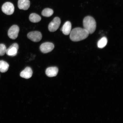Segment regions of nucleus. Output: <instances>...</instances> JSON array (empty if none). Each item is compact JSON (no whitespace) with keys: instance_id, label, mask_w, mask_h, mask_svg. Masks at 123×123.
Wrapping results in <instances>:
<instances>
[{"instance_id":"10","label":"nucleus","mask_w":123,"mask_h":123,"mask_svg":"<svg viewBox=\"0 0 123 123\" xmlns=\"http://www.w3.org/2000/svg\"><path fill=\"white\" fill-rule=\"evenodd\" d=\"M32 75L33 71L31 68L30 67H27L21 72L20 76L23 78L28 79L31 77Z\"/></svg>"},{"instance_id":"7","label":"nucleus","mask_w":123,"mask_h":123,"mask_svg":"<svg viewBox=\"0 0 123 123\" xmlns=\"http://www.w3.org/2000/svg\"><path fill=\"white\" fill-rule=\"evenodd\" d=\"M54 48V45L53 43L46 42L43 43L40 46V50L43 53H47L52 51Z\"/></svg>"},{"instance_id":"8","label":"nucleus","mask_w":123,"mask_h":123,"mask_svg":"<svg viewBox=\"0 0 123 123\" xmlns=\"http://www.w3.org/2000/svg\"><path fill=\"white\" fill-rule=\"evenodd\" d=\"M19 49V46L17 43H14L11 45L7 49L6 53L7 55L10 56H14L17 55Z\"/></svg>"},{"instance_id":"17","label":"nucleus","mask_w":123,"mask_h":123,"mask_svg":"<svg viewBox=\"0 0 123 123\" xmlns=\"http://www.w3.org/2000/svg\"><path fill=\"white\" fill-rule=\"evenodd\" d=\"M6 47L4 44H0V56H3L6 51Z\"/></svg>"},{"instance_id":"12","label":"nucleus","mask_w":123,"mask_h":123,"mask_svg":"<svg viewBox=\"0 0 123 123\" xmlns=\"http://www.w3.org/2000/svg\"><path fill=\"white\" fill-rule=\"evenodd\" d=\"M72 25L70 21H67L65 23L61 29V31L65 35L70 34L71 31Z\"/></svg>"},{"instance_id":"11","label":"nucleus","mask_w":123,"mask_h":123,"mask_svg":"<svg viewBox=\"0 0 123 123\" xmlns=\"http://www.w3.org/2000/svg\"><path fill=\"white\" fill-rule=\"evenodd\" d=\"M58 71V70L57 67H50L46 69V74L48 76L52 77L56 76L57 74Z\"/></svg>"},{"instance_id":"13","label":"nucleus","mask_w":123,"mask_h":123,"mask_svg":"<svg viewBox=\"0 0 123 123\" xmlns=\"http://www.w3.org/2000/svg\"><path fill=\"white\" fill-rule=\"evenodd\" d=\"M9 65L7 62L3 61H0V72L2 73L6 72L9 68Z\"/></svg>"},{"instance_id":"4","label":"nucleus","mask_w":123,"mask_h":123,"mask_svg":"<svg viewBox=\"0 0 123 123\" xmlns=\"http://www.w3.org/2000/svg\"><path fill=\"white\" fill-rule=\"evenodd\" d=\"M2 11L8 15H11L14 11V7L12 3L6 2L3 5L2 7Z\"/></svg>"},{"instance_id":"3","label":"nucleus","mask_w":123,"mask_h":123,"mask_svg":"<svg viewBox=\"0 0 123 123\" xmlns=\"http://www.w3.org/2000/svg\"><path fill=\"white\" fill-rule=\"evenodd\" d=\"M61 22V20L58 17L55 18L49 24L48 29L49 31L51 32L56 31L59 28Z\"/></svg>"},{"instance_id":"1","label":"nucleus","mask_w":123,"mask_h":123,"mask_svg":"<svg viewBox=\"0 0 123 123\" xmlns=\"http://www.w3.org/2000/svg\"><path fill=\"white\" fill-rule=\"evenodd\" d=\"M70 39L74 42L83 40L87 37L89 34L88 32L84 28H76L71 31Z\"/></svg>"},{"instance_id":"14","label":"nucleus","mask_w":123,"mask_h":123,"mask_svg":"<svg viewBox=\"0 0 123 123\" xmlns=\"http://www.w3.org/2000/svg\"><path fill=\"white\" fill-rule=\"evenodd\" d=\"M41 19L39 15L35 13L31 14L29 16V19L32 22L37 23L39 22Z\"/></svg>"},{"instance_id":"2","label":"nucleus","mask_w":123,"mask_h":123,"mask_svg":"<svg viewBox=\"0 0 123 123\" xmlns=\"http://www.w3.org/2000/svg\"><path fill=\"white\" fill-rule=\"evenodd\" d=\"M84 28L89 34L94 33L96 30V23L94 18L90 16L85 17L83 21Z\"/></svg>"},{"instance_id":"15","label":"nucleus","mask_w":123,"mask_h":123,"mask_svg":"<svg viewBox=\"0 0 123 123\" xmlns=\"http://www.w3.org/2000/svg\"><path fill=\"white\" fill-rule=\"evenodd\" d=\"M107 43V40L105 37L101 38L98 41V46L100 48H103L106 45Z\"/></svg>"},{"instance_id":"6","label":"nucleus","mask_w":123,"mask_h":123,"mask_svg":"<svg viewBox=\"0 0 123 123\" xmlns=\"http://www.w3.org/2000/svg\"><path fill=\"white\" fill-rule=\"evenodd\" d=\"M19 31V27L18 25H13L9 29L8 32V35L11 39H15L18 37Z\"/></svg>"},{"instance_id":"5","label":"nucleus","mask_w":123,"mask_h":123,"mask_svg":"<svg viewBox=\"0 0 123 123\" xmlns=\"http://www.w3.org/2000/svg\"><path fill=\"white\" fill-rule=\"evenodd\" d=\"M27 37L35 42H39L42 39V35L40 32L33 31L30 32L27 35Z\"/></svg>"},{"instance_id":"9","label":"nucleus","mask_w":123,"mask_h":123,"mask_svg":"<svg viewBox=\"0 0 123 123\" xmlns=\"http://www.w3.org/2000/svg\"><path fill=\"white\" fill-rule=\"evenodd\" d=\"M30 4L29 0H18V6L20 10H27L30 7Z\"/></svg>"},{"instance_id":"16","label":"nucleus","mask_w":123,"mask_h":123,"mask_svg":"<svg viewBox=\"0 0 123 123\" xmlns=\"http://www.w3.org/2000/svg\"><path fill=\"white\" fill-rule=\"evenodd\" d=\"M53 11L52 9L46 8L43 10L41 14L43 16L49 17L53 15Z\"/></svg>"}]
</instances>
